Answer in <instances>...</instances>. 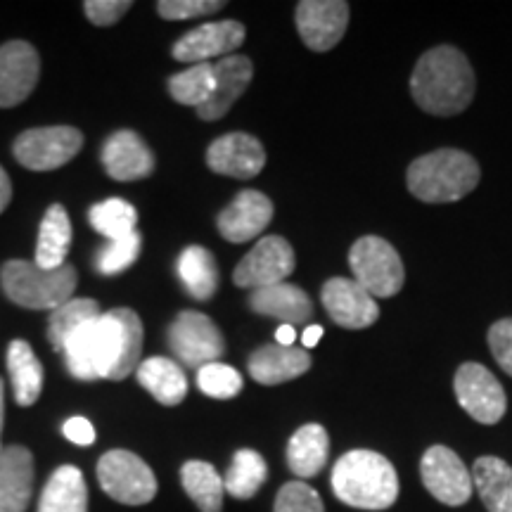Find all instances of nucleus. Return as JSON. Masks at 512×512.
Instances as JSON below:
<instances>
[{"mask_svg": "<svg viewBox=\"0 0 512 512\" xmlns=\"http://www.w3.org/2000/svg\"><path fill=\"white\" fill-rule=\"evenodd\" d=\"M475 69L453 46L427 50L415 64L411 95L422 112L434 117H456L475 98Z\"/></svg>", "mask_w": 512, "mask_h": 512, "instance_id": "1", "label": "nucleus"}, {"mask_svg": "<svg viewBox=\"0 0 512 512\" xmlns=\"http://www.w3.org/2000/svg\"><path fill=\"white\" fill-rule=\"evenodd\" d=\"M332 491L349 508L387 510L399 498V477L382 453L356 448L332 467Z\"/></svg>", "mask_w": 512, "mask_h": 512, "instance_id": "2", "label": "nucleus"}, {"mask_svg": "<svg viewBox=\"0 0 512 512\" xmlns=\"http://www.w3.org/2000/svg\"><path fill=\"white\" fill-rule=\"evenodd\" d=\"M479 164L463 150H434L408 166V190L427 204L458 202L479 185Z\"/></svg>", "mask_w": 512, "mask_h": 512, "instance_id": "3", "label": "nucleus"}, {"mask_svg": "<svg viewBox=\"0 0 512 512\" xmlns=\"http://www.w3.org/2000/svg\"><path fill=\"white\" fill-rule=\"evenodd\" d=\"M143 320L133 309H112L100 313L93 323L95 370L98 380H126L136 373L143 354Z\"/></svg>", "mask_w": 512, "mask_h": 512, "instance_id": "4", "label": "nucleus"}, {"mask_svg": "<svg viewBox=\"0 0 512 512\" xmlns=\"http://www.w3.org/2000/svg\"><path fill=\"white\" fill-rule=\"evenodd\" d=\"M0 285L10 302L31 311H55L57 306L72 299L79 285V273L72 264L55 271L36 266V261L12 259L0 268Z\"/></svg>", "mask_w": 512, "mask_h": 512, "instance_id": "5", "label": "nucleus"}, {"mask_svg": "<svg viewBox=\"0 0 512 512\" xmlns=\"http://www.w3.org/2000/svg\"><path fill=\"white\" fill-rule=\"evenodd\" d=\"M349 266L351 273L356 275V283L370 297H394L403 287V280H406L399 252L377 235H366V238L354 242L349 252Z\"/></svg>", "mask_w": 512, "mask_h": 512, "instance_id": "6", "label": "nucleus"}, {"mask_svg": "<svg viewBox=\"0 0 512 512\" xmlns=\"http://www.w3.org/2000/svg\"><path fill=\"white\" fill-rule=\"evenodd\" d=\"M98 482L112 501L121 505H147L157 496V477L136 453L114 448L98 460Z\"/></svg>", "mask_w": 512, "mask_h": 512, "instance_id": "7", "label": "nucleus"}, {"mask_svg": "<svg viewBox=\"0 0 512 512\" xmlns=\"http://www.w3.org/2000/svg\"><path fill=\"white\" fill-rule=\"evenodd\" d=\"M83 133L74 126L29 128L17 136L12 155L29 171H55L79 155Z\"/></svg>", "mask_w": 512, "mask_h": 512, "instance_id": "8", "label": "nucleus"}, {"mask_svg": "<svg viewBox=\"0 0 512 512\" xmlns=\"http://www.w3.org/2000/svg\"><path fill=\"white\" fill-rule=\"evenodd\" d=\"M169 347L183 366L200 370L226 354V339L207 313L181 311L169 325Z\"/></svg>", "mask_w": 512, "mask_h": 512, "instance_id": "9", "label": "nucleus"}, {"mask_svg": "<svg viewBox=\"0 0 512 512\" xmlns=\"http://www.w3.org/2000/svg\"><path fill=\"white\" fill-rule=\"evenodd\" d=\"M453 392L463 411L482 425L501 422L508 408L501 382L482 363H463L453 377Z\"/></svg>", "mask_w": 512, "mask_h": 512, "instance_id": "10", "label": "nucleus"}, {"mask_svg": "<svg viewBox=\"0 0 512 512\" xmlns=\"http://www.w3.org/2000/svg\"><path fill=\"white\" fill-rule=\"evenodd\" d=\"M294 266H297V259H294L290 242L280 235H266L235 266L233 283L245 290H261V287L287 283V275H292Z\"/></svg>", "mask_w": 512, "mask_h": 512, "instance_id": "11", "label": "nucleus"}, {"mask_svg": "<svg viewBox=\"0 0 512 512\" xmlns=\"http://www.w3.org/2000/svg\"><path fill=\"white\" fill-rule=\"evenodd\" d=\"M420 475L425 489L439 503L451 505V508L465 505L470 501L472 489H475L472 472L467 470L460 456H456V451H451L448 446L427 448L420 460Z\"/></svg>", "mask_w": 512, "mask_h": 512, "instance_id": "12", "label": "nucleus"}, {"mask_svg": "<svg viewBox=\"0 0 512 512\" xmlns=\"http://www.w3.org/2000/svg\"><path fill=\"white\" fill-rule=\"evenodd\" d=\"M349 27V3L344 0H302L297 5V31L313 53H328Z\"/></svg>", "mask_w": 512, "mask_h": 512, "instance_id": "13", "label": "nucleus"}, {"mask_svg": "<svg viewBox=\"0 0 512 512\" xmlns=\"http://www.w3.org/2000/svg\"><path fill=\"white\" fill-rule=\"evenodd\" d=\"M41 76V57L27 41L0 46V107H15L34 93Z\"/></svg>", "mask_w": 512, "mask_h": 512, "instance_id": "14", "label": "nucleus"}, {"mask_svg": "<svg viewBox=\"0 0 512 512\" xmlns=\"http://www.w3.org/2000/svg\"><path fill=\"white\" fill-rule=\"evenodd\" d=\"M247 29L235 19L226 22H211L202 27L192 29L185 34L181 41H176L174 60L185 64H202L209 62L211 57H228L233 50H238L245 43Z\"/></svg>", "mask_w": 512, "mask_h": 512, "instance_id": "15", "label": "nucleus"}, {"mask_svg": "<svg viewBox=\"0 0 512 512\" xmlns=\"http://www.w3.org/2000/svg\"><path fill=\"white\" fill-rule=\"evenodd\" d=\"M320 299H323L325 311L330 313V318L339 328L363 330L380 318V306H377L375 297H370L351 278H330L320 290Z\"/></svg>", "mask_w": 512, "mask_h": 512, "instance_id": "16", "label": "nucleus"}, {"mask_svg": "<svg viewBox=\"0 0 512 512\" xmlns=\"http://www.w3.org/2000/svg\"><path fill=\"white\" fill-rule=\"evenodd\" d=\"M207 166L214 174L247 181L266 166V150L249 133H226L209 145Z\"/></svg>", "mask_w": 512, "mask_h": 512, "instance_id": "17", "label": "nucleus"}, {"mask_svg": "<svg viewBox=\"0 0 512 512\" xmlns=\"http://www.w3.org/2000/svg\"><path fill=\"white\" fill-rule=\"evenodd\" d=\"M273 219V202L259 190H242L235 200L221 211L216 226L219 233L233 245H242L259 238Z\"/></svg>", "mask_w": 512, "mask_h": 512, "instance_id": "18", "label": "nucleus"}, {"mask_svg": "<svg viewBox=\"0 0 512 512\" xmlns=\"http://www.w3.org/2000/svg\"><path fill=\"white\" fill-rule=\"evenodd\" d=\"M102 166L114 181L128 183L155 171V155L136 131H117L102 147Z\"/></svg>", "mask_w": 512, "mask_h": 512, "instance_id": "19", "label": "nucleus"}, {"mask_svg": "<svg viewBox=\"0 0 512 512\" xmlns=\"http://www.w3.org/2000/svg\"><path fill=\"white\" fill-rule=\"evenodd\" d=\"M254 76V64L245 55H228L221 57L214 64V93L204 102L202 107H197V117L204 121H216L226 117L230 107L238 102L242 93L247 91V86L252 83Z\"/></svg>", "mask_w": 512, "mask_h": 512, "instance_id": "20", "label": "nucleus"}, {"mask_svg": "<svg viewBox=\"0 0 512 512\" xmlns=\"http://www.w3.org/2000/svg\"><path fill=\"white\" fill-rule=\"evenodd\" d=\"M34 456L27 446L0 451V512H27L34 496Z\"/></svg>", "mask_w": 512, "mask_h": 512, "instance_id": "21", "label": "nucleus"}, {"mask_svg": "<svg viewBox=\"0 0 512 512\" xmlns=\"http://www.w3.org/2000/svg\"><path fill=\"white\" fill-rule=\"evenodd\" d=\"M309 368V351L280 347V344H266V347L256 349L247 361V370L252 375V380L266 384V387L297 380V377L309 373Z\"/></svg>", "mask_w": 512, "mask_h": 512, "instance_id": "22", "label": "nucleus"}, {"mask_svg": "<svg viewBox=\"0 0 512 512\" xmlns=\"http://www.w3.org/2000/svg\"><path fill=\"white\" fill-rule=\"evenodd\" d=\"M249 309L259 316L278 318L280 325H304L313 316V302L302 287L278 283L254 290L249 297Z\"/></svg>", "mask_w": 512, "mask_h": 512, "instance_id": "23", "label": "nucleus"}, {"mask_svg": "<svg viewBox=\"0 0 512 512\" xmlns=\"http://www.w3.org/2000/svg\"><path fill=\"white\" fill-rule=\"evenodd\" d=\"M328 453L330 437L325 427L316 425V422L299 427L287 441V465L299 477V482L316 477L328 463Z\"/></svg>", "mask_w": 512, "mask_h": 512, "instance_id": "24", "label": "nucleus"}, {"mask_svg": "<svg viewBox=\"0 0 512 512\" xmlns=\"http://www.w3.org/2000/svg\"><path fill=\"white\" fill-rule=\"evenodd\" d=\"M136 377L140 387L147 389L162 406H178L188 394V377L171 358H145V361H140Z\"/></svg>", "mask_w": 512, "mask_h": 512, "instance_id": "25", "label": "nucleus"}, {"mask_svg": "<svg viewBox=\"0 0 512 512\" xmlns=\"http://www.w3.org/2000/svg\"><path fill=\"white\" fill-rule=\"evenodd\" d=\"M38 512H88V486L79 467H57L43 486Z\"/></svg>", "mask_w": 512, "mask_h": 512, "instance_id": "26", "label": "nucleus"}, {"mask_svg": "<svg viewBox=\"0 0 512 512\" xmlns=\"http://www.w3.org/2000/svg\"><path fill=\"white\" fill-rule=\"evenodd\" d=\"M8 375L12 382V394L22 408L34 406L41 399L43 366L36 351L24 339H12L8 347Z\"/></svg>", "mask_w": 512, "mask_h": 512, "instance_id": "27", "label": "nucleus"}, {"mask_svg": "<svg viewBox=\"0 0 512 512\" xmlns=\"http://www.w3.org/2000/svg\"><path fill=\"white\" fill-rule=\"evenodd\" d=\"M69 245H72V221H69L67 209L62 204H53L46 211L38 230V245H36V266L55 271L67 264Z\"/></svg>", "mask_w": 512, "mask_h": 512, "instance_id": "28", "label": "nucleus"}, {"mask_svg": "<svg viewBox=\"0 0 512 512\" xmlns=\"http://www.w3.org/2000/svg\"><path fill=\"white\" fill-rule=\"evenodd\" d=\"M472 484L489 512H512V467L496 456L479 458Z\"/></svg>", "mask_w": 512, "mask_h": 512, "instance_id": "29", "label": "nucleus"}, {"mask_svg": "<svg viewBox=\"0 0 512 512\" xmlns=\"http://www.w3.org/2000/svg\"><path fill=\"white\" fill-rule=\"evenodd\" d=\"M176 271L185 290L197 302H209L219 290V266H216L214 254L200 245L183 249Z\"/></svg>", "mask_w": 512, "mask_h": 512, "instance_id": "30", "label": "nucleus"}, {"mask_svg": "<svg viewBox=\"0 0 512 512\" xmlns=\"http://www.w3.org/2000/svg\"><path fill=\"white\" fill-rule=\"evenodd\" d=\"M181 484L200 512H221L223 510V477L216 467L204 460H188L181 467Z\"/></svg>", "mask_w": 512, "mask_h": 512, "instance_id": "31", "label": "nucleus"}, {"mask_svg": "<svg viewBox=\"0 0 512 512\" xmlns=\"http://www.w3.org/2000/svg\"><path fill=\"white\" fill-rule=\"evenodd\" d=\"M268 479V465L261 453L252 451V448H240L230 460V467L223 477V486L233 498L238 501H247L259 494L261 486Z\"/></svg>", "mask_w": 512, "mask_h": 512, "instance_id": "32", "label": "nucleus"}, {"mask_svg": "<svg viewBox=\"0 0 512 512\" xmlns=\"http://www.w3.org/2000/svg\"><path fill=\"white\" fill-rule=\"evenodd\" d=\"M95 318H100V304L95 302V299H69V302L57 306V309L50 313L48 342L53 344L55 351L62 354L69 337Z\"/></svg>", "mask_w": 512, "mask_h": 512, "instance_id": "33", "label": "nucleus"}, {"mask_svg": "<svg viewBox=\"0 0 512 512\" xmlns=\"http://www.w3.org/2000/svg\"><path fill=\"white\" fill-rule=\"evenodd\" d=\"M169 93L178 105L202 107L214 93V64L202 62L192 64L181 74H174L169 79Z\"/></svg>", "mask_w": 512, "mask_h": 512, "instance_id": "34", "label": "nucleus"}, {"mask_svg": "<svg viewBox=\"0 0 512 512\" xmlns=\"http://www.w3.org/2000/svg\"><path fill=\"white\" fill-rule=\"evenodd\" d=\"M136 223V207L126 200H119V197H110V200L95 204L91 209V226L98 230L102 238H110V242L136 233Z\"/></svg>", "mask_w": 512, "mask_h": 512, "instance_id": "35", "label": "nucleus"}, {"mask_svg": "<svg viewBox=\"0 0 512 512\" xmlns=\"http://www.w3.org/2000/svg\"><path fill=\"white\" fill-rule=\"evenodd\" d=\"M197 387L209 399L226 401L242 392V375L233 366L216 361L197 370Z\"/></svg>", "mask_w": 512, "mask_h": 512, "instance_id": "36", "label": "nucleus"}, {"mask_svg": "<svg viewBox=\"0 0 512 512\" xmlns=\"http://www.w3.org/2000/svg\"><path fill=\"white\" fill-rule=\"evenodd\" d=\"M140 247H143V238L140 233L126 235V238L114 240L107 247H102L98 256H95V271L100 275H119L126 268H131L138 261Z\"/></svg>", "mask_w": 512, "mask_h": 512, "instance_id": "37", "label": "nucleus"}, {"mask_svg": "<svg viewBox=\"0 0 512 512\" xmlns=\"http://www.w3.org/2000/svg\"><path fill=\"white\" fill-rule=\"evenodd\" d=\"M273 512H325L318 491L304 482H287L275 496Z\"/></svg>", "mask_w": 512, "mask_h": 512, "instance_id": "38", "label": "nucleus"}, {"mask_svg": "<svg viewBox=\"0 0 512 512\" xmlns=\"http://www.w3.org/2000/svg\"><path fill=\"white\" fill-rule=\"evenodd\" d=\"M226 8L223 0H159L157 12L159 17L171 19V22H178V19H192L202 15H214Z\"/></svg>", "mask_w": 512, "mask_h": 512, "instance_id": "39", "label": "nucleus"}, {"mask_svg": "<svg viewBox=\"0 0 512 512\" xmlns=\"http://www.w3.org/2000/svg\"><path fill=\"white\" fill-rule=\"evenodd\" d=\"M489 347L498 366L512 377V318H503L491 325Z\"/></svg>", "mask_w": 512, "mask_h": 512, "instance_id": "40", "label": "nucleus"}, {"mask_svg": "<svg viewBox=\"0 0 512 512\" xmlns=\"http://www.w3.org/2000/svg\"><path fill=\"white\" fill-rule=\"evenodd\" d=\"M131 5L128 0H88L83 3V10L95 27H112L131 10Z\"/></svg>", "mask_w": 512, "mask_h": 512, "instance_id": "41", "label": "nucleus"}, {"mask_svg": "<svg viewBox=\"0 0 512 512\" xmlns=\"http://www.w3.org/2000/svg\"><path fill=\"white\" fill-rule=\"evenodd\" d=\"M62 434L76 446H91L95 444V437H98V434H95L93 422L86 418H69L64 422Z\"/></svg>", "mask_w": 512, "mask_h": 512, "instance_id": "42", "label": "nucleus"}, {"mask_svg": "<svg viewBox=\"0 0 512 512\" xmlns=\"http://www.w3.org/2000/svg\"><path fill=\"white\" fill-rule=\"evenodd\" d=\"M12 200V183H10V176L5 174V169L0 166V214H3L5 209H8V204Z\"/></svg>", "mask_w": 512, "mask_h": 512, "instance_id": "43", "label": "nucleus"}, {"mask_svg": "<svg viewBox=\"0 0 512 512\" xmlns=\"http://www.w3.org/2000/svg\"><path fill=\"white\" fill-rule=\"evenodd\" d=\"M323 328H320V325H309V328L304 330V335H302V342H304V349H311V347H316V344L320 342V337H323Z\"/></svg>", "mask_w": 512, "mask_h": 512, "instance_id": "44", "label": "nucleus"}, {"mask_svg": "<svg viewBox=\"0 0 512 512\" xmlns=\"http://www.w3.org/2000/svg\"><path fill=\"white\" fill-rule=\"evenodd\" d=\"M275 339H278L280 347H292L294 339H297V335H294L292 325H280L278 332H275Z\"/></svg>", "mask_w": 512, "mask_h": 512, "instance_id": "45", "label": "nucleus"}, {"mask_svg": "<svg viewBox=\"0 0 512 512\" xmlns=\"http://www.w3.org/2000/svg\"><path fill=\"white\" fill-rule=\"evenodd\" d=\"M3 420H5V382L0 377V437H3ZM0 451H3V444H0Z\"/></svg>", "mask_w": 512, "mask_h": 512, "instance_id": "46", "label": "nucleus"}]
</instances>
